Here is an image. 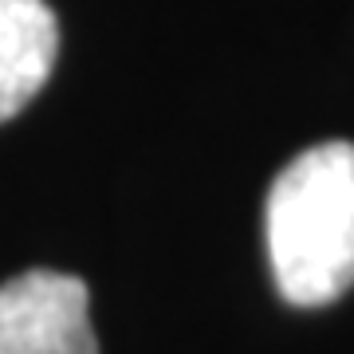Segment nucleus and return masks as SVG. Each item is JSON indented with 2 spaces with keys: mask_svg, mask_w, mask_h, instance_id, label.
Returning <instances> with one entry per match:
<instances>
[{
  "mask_svg": "<svg viewBox=\"0 0 354 354\" xmlns=\"http://www.w3.org/2000/svg\"><path fill=\"white\" fill-rule=\"evenodd\" d=\"M0 354H99L87 283L51 268L0 283Z\"/></svg>",
  "mask_w": 354,
  "mask_h": 354,
  "instance_id": "2",
  "label": "nucleus"
},
{
  "mask_svg": "<svg viewBox=\"0 0 354 354\" xmlns=\"http://www.w3.org/2000/svg\"><path fill=\"white\" fill-rule=\"evenodd\" d=\"M264 236L288 304L323 307L354 288V142L311 146L279 169Z\"/></svg>",
  "mask_w": 354,
  "mask_h": 354,
  "instance_id": "1",
  "label": "nucleus"
},
{
  "mask_svg": "<svg viewBox=\"0 0 354 354\" xmlns=\"http://www.w3.org/2000/svg\"><path fill=\"white\" fill-rule=\"evenodd\" d=\"M59 55V24L44 0H0V122L24 111Z\"/></svg>",
  "mask_w": 354,
  "mask_h": 354,
  "instance_id": "3",
  "label": "nucleus"
}]
</instances>
